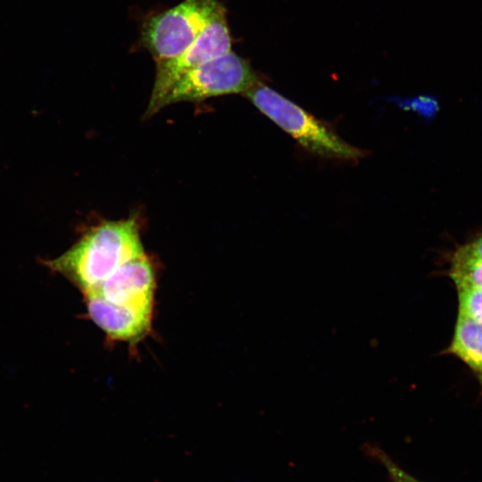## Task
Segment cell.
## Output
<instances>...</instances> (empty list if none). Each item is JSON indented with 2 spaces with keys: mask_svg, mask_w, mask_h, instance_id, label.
<instances>
[{
  "mask_svg": "<svg viewBox=\"0 0 482 482\" xmlns=\"http://www.w3.org/2000/svg\"><path fill=\"white\" fill-rule=\"evenodd\" d=\"M87 316L113 341L134 344L151 329L154 305L114 304L85 296Z\"/></svg>",
  "mask_w": 482,
  "mask_h": 482,
  "instance_id": "7",
  "label": "cell"
},
{
  "mask_svg": "<svg viewBox=\"0 0 482 482\" xmlns=\"http://www.w3.org/2000/svg\"><path fill=\"white\" fill-rule=\"evenodd\" d=\"M144 254L137 221L129 218L99 223L62 255L44 263L84 295L123 264Z\"/></svg>",
  "mask_w": 482,
  "mask_h": 482,
  "instance_id": "1",
  "label": "cell"
},
{
  "mask_svg": "<svg viewBox=\"0 0 482 482\" xmlns=\"http://www.w3.org/2000/svg\"><path fill=\"white\" fill-rule=\"evenodd\" d=\"M244 95L307 151L322 157L345 161H357L364 155L361 149L347 144L326 123L262 81L254 84Z\"/></svg>",
  "mask_w": 482,
  "mask_h": 482,
  "instance_id": "2",
  "label": "cell"
},
{
  "mask_svg": "<svg viewBox=\"0 0 482 482\" xmlns=\"http://www.w3.org/2000/svg\"><path fill=\"white\" fill-rule=\"evenodd\" d=\"M376 456L378 457L381 463L386 467L393 482H420L398 467L383 452L375 450Z\"/></svg>",
  "mask_w": 482,
  "mask_h": 482,
  "instance_id": "11",
  "label": "cell"
},
{
  "mask_svg": "<svg viewBox=\"0 0 482 482\" xmlns=\"http://www.w3.org/2000/svg\"><path fill=\"white\" fill-rule=\"evenodd\" d=\"M155 272L144 254L120 267L85 296H97L114 304L154 305Z\"/></svg>",
  "mask_w": 482,
  "mask_h": 482,
  "instance_id": "6",
  "label": "cell"
},
{
  "mask_svg": "<svg viewBox=\"0 0 482 482\" xmlns=\"http://www.w3.org/2000/svg\"><path fill=\"white\" fill-rule=\"evenodd\" d=\"M449 276L457 289H482V259L455 251L451 258Z\"/></svg>",
  "mask_w": 482,
  "mask_h": 482,
  "instance_id": "9",
  "label": "cell"
},
{
  "mask_svg": "<svg viewBox=\"0 0 482 482\" xmlns=\"http://www.w3.org/2000/svg\"><path fill=\"white\" fill-rule=\"evenodd\" d=\"M482 325L459 314L450 346L445 353L453 354L476 372L482 369Z\"/></svg>",
  "mask_w": 482,
  "mask_h": 482,
  "instance_id": "8",
  "label": "cell"
},
{
  "mask_svg": "<svg viewBox=\"0 0 482 482\" xmlns=\"http://www.w3.org/2000/svg\"><path fill=\"white\" fill-rule=\"evenodd\" d=\"M232 38L224 6L220 4L213 16L195 41L178 56L157 62L149 104L145 112L151 117L170 86L188 71L231 51Z\"/></svg>",
  "mask_w": 482,
  "mask_h": 482,
  "instance_id": "5",
  "label": "cell"
},
{
  "mask_svg": "<svg viewBox=\"0 0 482 482\" xmlns=\"http://www.w3.org/2000/svg\"><path fill=\"white\" fill-rule=\"evenodd\" d=\"M481 345H482V337H481ZM478 377H479L480 384H481V386H482V369H481V370L478 372Z\"/></svg>",
  "mask_w": 482,
  "mask_h": 482,
  "instance_id": "13",
  "label": "cell"
},
{
  "mask_svg": "<svg viewBox=\"0 0 482 482\" xmlns=\"http://www.w3.org/2000/svg\"><path fill=\"white\" fill-rule=\"evenodd\" d=\"M261 79L250 62L229 51L180 76L159 104V111L179 102H195L245 93Z\"/></svg>",
  "mask_w": 482,
  "mask_h": 482,
  "instance_id": "4",
  "label": "cell"
},
{
  "mask_svg": "<svg viewBox=\"0 0 482 482\" xmlns=\"http://www.w3.org/2000/svg\"><path fill=\"white\" fill-rule=\"evenodd\" d=\"M219 0H184L144 21L138 39L155 62L172 59L186 50L213 16Z\"/></svg>",
  "mask_w": 482,
  "mask_h": 482,
  "instance_id": "3",
  "label": "cell"
},
{
  "mask_svg": "<svg viewBox=\"0 0 482 482\" xmlns=\"http://www.w3.org/2000/svg\"><path fill=\"white\" fill-rule=\"evenodd\" d=\"M459 314L482 325V289L459 288Z\"/></svg>",
  "mask_w": 482,
  "mask_h": 482,
  "instance_id": "10",
  "label": "cell"
},
{
  "mask_svg": "<svg viewBox=\"0 0 482 482\" xmlns=\"http://www.w3.org/2000/svg\"><path fill=\"white\" fill-rule=\"evenodd\" d=\"M456 251L482 259V235L473 239L471 242L459 247Z\"/></svg>",
  "mask_w": 482,
  "mask_h": 482,
  "instance_id": "12",
  "label": "cell"
}]
</instances>
